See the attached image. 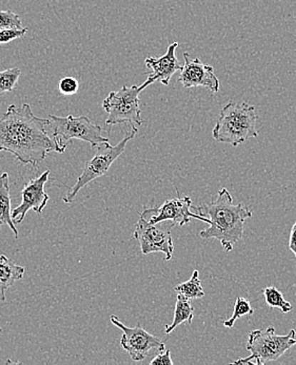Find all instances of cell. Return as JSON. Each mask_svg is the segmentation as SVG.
<instances>
[{
    "instance_id": "1",
    "label": "cell",
    "mask_w": 296,
    "mask_h": 365,
    "mask_svg": "<svg viewBox=\"0 0 296 365\" xmlns=\"http://www.w3.org/2000/svg\"><path fill=\"white\" fill-rule=\"evenodd\" d=\"M50 120L39 118L30 105H11L0 118V152L14 155L21 165L36 168L46 155L55 152L54 141L48 134Z\"/></svg>"
},
{
    "instance_id": "2",
    "label": "cell",
    "mask_w": 296,
    "mask_h": 365,
    "mask_svg": "<svg viewBox=\"0 0 296 365\" xmlns=\"http://www.w3.org/2000/svg\"><path fill=\"white\" fill-rule=\"evenodd\" d=\"M195 210L209 225V227L200 232V236L204 239H216L226 252H231L243 238L245 221L253 216L252 211L243 203L234 205L231 194L225 187L218 192L215 200Z\"/></svg>"
},
{
    "instance_id": "3",
    "label": "cell",
    "mask_w": 296,
    "mask_h": 365,
    "mask_svg": "<svg viewBox=\"0 0 296 365\" xmlns=\"http://www.w3.org/2000/svg\"><path fill=\"white\" fill-rule=\"evenodd\" d=\"M255 107L247 103H229L220 110L212 136L218 143L238 147L245 141L258 136Z\"/></svg>"
},
{
    "instance_id": "4",
    "label": "cell",
    "mask_w": 296,
    "mask_h": 365,
    "mask_svg": "<svg viewBox=\"0 0 296 365\" xmlns=\"http://www.w3.org/2000/svg\"><path fill=\"white\" fill-rule=\"evenodd\" d=\"M49 127L51 130V138L54 141L55 152L63 154L68 143L73 139L86 141L92 148H96L101 143H109V138L103 136V128L91 123L86 116L58 117L49 115Z\"/></svg>"
},
{
    "instance_id": "5",
    "label": "cell",
    "mask_w": 296,
    "mask_h": 365,
    "mask_svg": "<svg viewBox=\"0 0 296 365\" xmlns=\"http://www.w3.org/2000/svg\"><path fill=\"white\" fill-rule=\"evenodd\" d=\"M295 329H291L287 335H276L275 329H255L249 334L247 349L251 355L235 360L233 364H266L280 359L289 349L296 344Z\"/></svg>"
},
{
    "instance_id": "6",
    "label": "cell",
    "mask_w": 296,
    "mask_h": 365,
    "mask_svg": "<svg viewBox=\"0 0 296 365\" xmlns=\"http://www.w3.org/2000/svg\"><path fill=\"white\" fill-rule=\"evenodd\" d=\"M137 132H138L137 128H132L131 132L128 133L125 138L119 141L116 145H111L109 143H101V145H97L94 157L86 163L81 176L78 177L75 185L68 189L67 195L63 197V202L70 205V203L74 201L76 195L79 193V191L85 185L92 182L95 179L107 174L111 165H113L114 161L126 150L127 143L136 137Z\"/></svg>"
},
{
    "instance_id": "7",
    "label": "cell",
    "mask_w": 296,
    "mask_h": 365,
    "mask_svg": "<svg viewBox=\"0 0 296 365\" xmlns=\"http://www.w3.org/2000/svg\"><path fill=\"white\" fill-rule=\"evenodd\" d=\"M154 83L148 78L141 86H123L121 90L111 92L103 101V108L108 113L107 125L130 123L131 128L141 127L143 119L139 108V94L148 86Z\"/></svg>"
},
{
    "instance_id": "8",
    "label": "cell",
    "mask_w": 296,
    "mask_h": 365,
    "mask_svg": "<svg viewBox=\"0 0 296 365\" xmlns=\"http://www.w3.org/2000/svg\"><path fill=\"white\" fill-rule=\"evenodd\" d=\"M175 227L173 221L165 220L158 223H149L143 217L139 216L136 225L134 238L138 241L143 255L149 254H165V260H171L174 245L171 230Z\"/></svg>"
},
{
    "instance_id": "9",
    "label": "cell",
    "mask_w": 296,
    "mask_h": 365,
    "mask_svg": "<svg viewBox=\"0 0 296 365\" xmlns=\"http://www.w3.org/2000/svg\"><path fill=\"white\" fill-rule=\"evenodd\" d=\"M111 322L123 331V337L121 339V347L128 351L134 361L138 362L146 359L150 351L153 349L165 351V345L160 341V338L148 333L141 327V324H137L136 327H126L115 315L111 316Z\"/></svg>"
},
{
    "instance_id": "10",
    "label": "cell",
    "mask_w": 296,
    "mask_h": 365,
    "mask_svg": "<svg viewBox=\"0 0 296 365\" xmlns=\"http://www.w3.org/2000/svg\"><path fill=\"white\" fill-rule=\"evenodd\" d=\"M191 198L188 196L178 197V198L169 199L165 201L160 207H151L146 209L141 212V215L149 223H158L160 221L170 220L173 221L176 225H188L191 219H198V220L205 221L204 217L198 214L192 213Z\"/></svg>"
},
{
    "instance_id": "11",
    "label": "cell",
    "mask_w": 296,
    "mask_h": 365,
    "mask_svg": "<svg viewBox=\"0 0 296 365\" xmlns=\"http://www.w3.org/2000/svg\"><path fill=\"white\" fill-rule=\"evenodd\" d=\"M50 171L44 172L41 176L31 179L21 191V203L19 207L12 210V220L14 225L23 222L30 210H33L36 214L43 213L46 203H48L49 195L45 192V185L48 182Z\"/></svg>"
},
{
    "instance_id": "12",
    "label": "cell",
    "mask_w": 296,
    "mask_h": 365,
    "mask_svg": "<svg viewBox=\"0 0 296 365\" xmlns=\"http://www.w3.org/2000/svg\"><path fill=\"white\" fill-rule=\"evenodd\" d=\"M185 65L180 70L178 81L183 88H208L212 93L220 92V79L214 73L213 66L205 65L198 58H192L189 53L183 54Z\"/></svg>"
},
{
    "instance_id": "13",
    "label": "cell",
    "mask_w": 296,
    "mask_h": 365,
    "mask_svg": "<svg viewBox=\"0 0 296 365\" xmlns=\"http://www.w3.org/2000/svg\"><path fill=\"white\" fill-rule=\"evenodd\" d=\"M178 43H173L168 46L167 52L161 57H148L145 61L146 66L151 70L148 78L160 81L163 86H169L172 76L178 71L182 70L180 61L176 58L175 51Z\"/></svg>"
},
{
    "instance_id": "14",
    "label": "cell",
    "mask_w": 296,
    "mask_h": 365,
    "mask_svg": "<svg viewBox=\"0 0 296 365\" xmlns=\"http://www.w3.org/2000/svg\"><path fill=\"white\" fill-rule=\"evenodd\" d=\"M24 276V267L15 264L6 256L0 255V292L1 299L6 300V289L13 287L16 281L23 279Z\"/></svg>"
},
{
    "instance_id": "15",
    "label": "cell",
    "mask_w": 296,
    "mask_h": 365,
    "mask_svg": "<svg viewBox=\"0 0 296 365\" xmlns=\"http://www.w3.org/2000/svg\"><path fill=\"white\" fill-rule=\"evenodd\" d=\"M12 210H11L10 185H9L8 173L0 175V227L8 225L14 233L15 239H19V234L16 225L12 220Z\"/></svg>"
},
{
    "instance_id": "16",
    "label": "cell",
    "mask_w": 296,
    "mask_h": 365,
    "mask_svg": "<svg viewBox=\"0 0 296 365\" xmlns=\"http://www.w3.org/2000/svg\"><path fill=\"white\" fill-rule=\"evenodd\" d=\"M193 317L194 307H192L190 300L178 294L175 311H174L173 322L165 327V334H171L178 325L183 324V322H187L189 324H191L193 322Z\"/></svg>"
},
{
    "instance_id": "17",
    "label": "cell",
    "mask_w": 296,
    "mask_h": 365,
    "mask_svg": "<svg viewBox=\"0 0 296 365\" xmlns=\"http://www.w3.org/2000/svg\"><path fill=\"white\" fill-rule=\"evenodd\" d=\"M176 293L183 296L189 300L200 299L205 297V292L203 289L202 282L200 279V272L193 271L191 278L185 282L175 287Z\"/></svg>"
},
{
    "instance_id": "18",
    "label": "cell",
    "mask_w": 296,
    "mask_h": 365,
    "mask_svg": "<svg viewBox=\"0 0 296 365\" xmlns=\"http://www.w3.org/2000/svg\"><path fill=\"white\" fill-rule=\"evenodd\" d=\"M262 294L265 296L267 304L274 309H280L282 313L287 314L292 311V305L285 299L284 295L280 289H276L275 287H265Z\"/></svg>"
},
{
    "instance_id": "19",
    "label": "cell",
    "mask_w": 296,
    "mask_h": 365,
    "mask_svg": "<svg viewBox=\"0 0 296 365\" xmlns=\"http://www.w3.org/2000/svg\"><path fill=\"white\" fill-rule=\"evenodd\" d=\"M21 75V70L19 68H8L0 72V96L14 90Z\"/></svg>"
},
{
    "instance_id": "20",
    "label": "cell",
    "mask_w": 296,
    "mask_h": 365,
    "mask_svg": "<svg viewBox=\"0 0 296 365\" xmlns=\"http://www.w3.org/2000/svg\"><path fill=\"white\" fill-rule=\"evenodd\" d=\"M254 309L252 307L250 301L245 299L243 297L236 298L235 304H234V311L231 318L224 322V325L228 329L234 327L236 320L240 319L244 316L253 315Z\"/></svg>"
},
{
    "instance_id": "21",
    "label": "cell",
    "mask_w": 296,
    "mask_h": 365,
    "mask_svg": "<svg viewBox=\"0 0 296 365\" xmlns=\"http://www.w3.org/2000/svg\"><path fill=\"white\" fill-rule=\"evenodd\" d=\"M21 19L19 15L12 11L0 10V31L6 29H21Z\"/></svg>"
},
{
    "instance_id": "22",
    "label": "cell",
    "mask_w": 296,
    "mask_h": 365,
    "mask_svg": "<svg viewBox=\"0 0 296 365\" xmlns=\"http://www.w3.org/2000/svg\"><path fill=\"white\" fill-rule=\"evenodd\" d=\"M79 83L78 81L74 77H65L61 79L58 85L59 92L66 96H71L75 95L78 92Z\"/></svg>"
},
{
    "instance_id": "23",
    "label": "cell",
    "mask_w": 296,
    "mask_h": 365,
    "mask_svg": "<svg viewBox=\"0 0 296 365\" xmlns=\"http://www.w3.org/2000/svg\"><path fill=\"white\" fill-rule=\"evenodd\" d=\"M28 28L6 29L0 31V44L8 43L14 39L21 38L28 33Z\"/></svg>"
},
{
    "instance_id": "24",
    "label": "cell",
    "mask_w": 296,
    "mask_h": 365,
    "mask_svg": "<svg viewBox=\"0 0 296 365\" xmlns=\"http://www.w3.org/2000/svg\"><path fill=\"white\" fill-rule=\"evenodd\" d=\"M151 365H173V361L171 359V351L165 349L160 351L151 362Z\"/></svg>"
},
{
    "instance_id": "25",
    "label": "cell",
    "mask_w": 296,
    "mask_h": 365,
    "mask_svg": "<svg viewBox=\"0 0 296 365\" xmlns=\"http://www.w3.org/2000/svg\"><path fill=\"white\" fill-rule=\"evenodd\" d=\"M289 249L292 251V253L295 254L296 259V222L295 225H293L292 230H291L290 233V240H289Z\"/></svg>"
},
{
    "instance_id": "26",
    "label": "cell",
    "mask_w": 296,
    "mask_h": 365,
    "mask_svg": "<svg viewBox=\"0 0 296 365\" xmlns=\"http://www.w3.org/2000/svg\"><path fill=\"white\" fill-rule=\"evenodd\" d=\"M0 331H1V327H0Z\"/></svg>"
}]
</instances>
